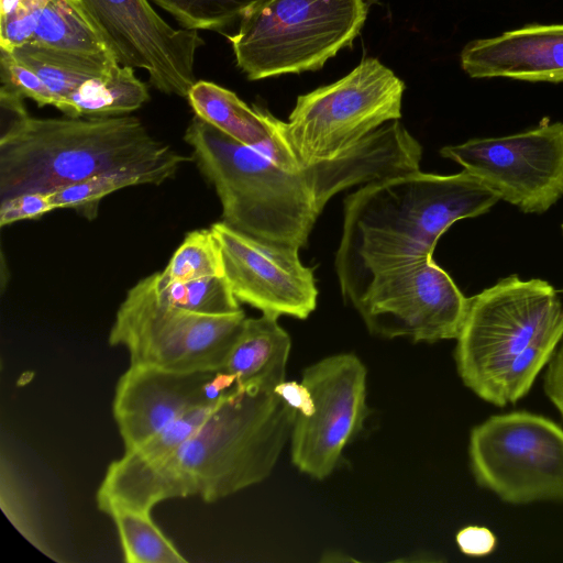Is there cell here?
<instances>
[{
  "label": "cell",
  "mask_w": 563,
  "mask_h": 563,
  "mask_svg": "<svg viewBox=\"0 0 563 563\" xmlns=\"http://www.w3.org/2000/svg\"><path fill=\"white\" fill-rule=\"evenodd\" d=\"M273 386L235 385L173 453L151 463L113 461L97 490L98 508L151 511L166 499L199 496L213 503L269 476L297 411Z\"/></svg>",
  "instance_id": "cell-1"
},
{
  "label": "cell",
  "mask_w": 563,
  "mask_h": 563,
  "mask_svg": "<svg viewBox=\"0 0 563 563\" xmlns=\"http://www.w3.org/2000/svg\"><path fill=\"white\" fill-rule=\"evenodd\" d=\"M498 200L465 169L454 175L418 170L350 194L335 255L344 301L354 306L383 271L433 257L438 240L454 222L482 216Z\"/></svg>",
  "instance_id": "cell-2"
},
{
  "label": "cell",
  "mask_w": 563,
  "mask_h": 563,
  "mask_svg": "<svg viewBox=\"0 0 563 563\" xmlns=\"http://www.w3.org/2000/svg\"><path fill=\"white\" fill-rule=\"evenodd\" d=\"M563 338V305L547 280L517 275L468 298L454 360L463 384L497 407L531 389Z\"/></svg>",
  "instance_id": "cell-3"
},
{
  "label": "cell",
  "mask_w": 563,
  "mask_h": 563,
  "mask_svg": "<svg viewBox=\"0 0 563 563\" xmlns=\"http://www.w3.org/2000/svg\"><path fill=\"white\" fill-rule=\"evenodd\" d=\"M169 150L132 115H29L0 135V201L27 192L51 194Z\"/></svg>",
  "instance_id": "cell-4"
},
{
  "label": "cell",
  "mask_w": 563,
  "mask_h": 563,
  "mask_svg": "<svg viewBox=\"0 0 563 563\" xmlns=\"http://www.w3.org/2000/svg\"><path fill=\"white\" fill-rule=\"evenodd\" d=\"M184 140L218 195L221 221L258 240L298 250L306 246L320 212L298 170L282 165L260 145L234 141L197 115Z\"/></svg>",
  "instance_id": "cell-5"
},
{
  "label": "cell",
  "mask_w": 563,
  "mask_h": 563,
  "mask_svg": "<svg viewBox=\"0 0 563 563\" xmlns=\"http://www.w3.org/2000/svg\"><path fill=\"white\" fill-rule=\"evenodd\" d=\"M405 88L377 58H363L338 81L299 96L287 122L264 108L271 128L268 152L292 163L331 158L399 120Z\"/></svg>",
  "instance_id": "cell-6"
},
{
  "label": "cell",
  "mask_w": 563,
  "mask_h": 563,
  "mask_svg": "<svg viewBox=\"0 0 563 563\" xmlns=\"http://www.w3.org/2000/svg\"><path fill=\"white\" fill-rule=\"evenodd\" d=\"M364 0H265L229 36L250 80L318 70L351 46L366 18Z\"/></svg>",
  "instance_id": "cell-7"
},
{
  "label": "cell",
  "mask_w": 563,
  "mask_h": 563,
  "mask_svg": "<svg viewBox=\"0 0 563 563\" xmlns=\"http://www.w3.org/2000/svg\"><path fill=\"white\" fill-rule=\"evenodd\" d=\"M245 318L242 309L203 314L172 305L159 292L156 272L128 290L108 341L126 350L130 365L219 372Z\"/></svg>",
  "instance_id": "cell-8"
},
{
  "label": "cell",
  "mask_w": 563,
  "mask_h": 563,
  "mask_svg": "<svg viewBox=\"0 0 563 563\" xmlns=\"http://www.w3.org/2000/svg\"><path fill=\"white\" fill-rule=\"evenodd\" d=\"M468 455L477 484L512 505L563 500V428L529 411L475 426Z\"/></svg>",
  "instance_id": "cell-9"
},
{
  "label": "cell",
  "mask_w": 563,
  "mask_h": 563,
  "mask_svg": "<svg viewBox=\"0 0 563 563\" xmlns=\"http://www.w3.org/2000/svg\"><path fill=\"white\" fill-rule=\"evenodd\" d=\"M440 154L525 213H544L563 197V122L544 118L531 130L471 139Z\"/></svg>",
  "instance_id": "cell-10"
},
{
  "label": "cell",
  "mask_w": 563,
  "mask_h": 563,
  "mask_svg": "<svg viewBox=\"0 0 563 563\" xmlns=\"http://www.w3.org/2000/svg\"><path fill=\"white\" fill-rule=\"evenodd\" d=\"M467 306L452 277L428 257L378 273L353 307L374 335L432 343L457 338Z\"/></svg>",
  "instance_id": "cell-11"
},
{
  "label": "cell",
  "mask_w": 563,
  "mask_h": 563,
  "mask_svg": "<svg viewBox=\"0 0 563 563\" xmlns=\"http://www.w3.org/2000/svg\"><path fill=\"white\" fill-rule=\"evenodd\" d=\"M77 1L120 65L144 69L163 93L187 97L205 43L198 31L173 27L150 0Z\"/></svg>",
  "instance_id": "cell-12"
},
{
  "label": "cell",
  "mask_w": 563,
  "mask_h": 563,
  "mask_svg": "<svg viewBox=\"0 0 563 563\" xmlns=\"http://www.w3.org/2000/svg\"><path fill=\"white\" fill-rule=\"evenodd\" d=\"M301 382L310 389L316 409L310 417L297 413L290 435L291 462L312 478L324 479L369 413L366 368L352 353L335 354L306 367Z\"/></svg>",
  "instance_id": "cell-13"
},
{
  "label": "cell",
  "mask_w": 563,
  "mask_h": 563,
  "mask_svg": "<svg viewBox=\"0 0 563 563\" xmlns=\"http://www.w3.org/2000/svg\"><path fill=\"white\" fill-rule=\"evenodd\" d=\"M223 258L224 276L239 300L273 317L306 319L316 309L313 272L299 250L242 233L223 221L210 227Z\"/></svg>",
  "instance_id": "cell-14"
},
{
  "label": "cell",
  "mask_w": 563,
  "mask_h": 563,
  "mask_svg": "<svg viewBox=\"0 0 563 563\" xmlns=\"http://www.w3.org/2000/svg\"><path fill=\"white\" fill-rule=\"evenodd\" d=\"M236 385L232 374L176 372L130 365L117 383L112 413L125 451L201 406L217 402Z\"/></svg>",
  "instance_id": "cell-15"
},
{
  "label": "cell",
  "mask_w": 563,
  "mask_h": 563,
  "mask_svg": "<svg viewBox=\"0 0 563 563\" xmlns=\"http://www.w3.org/2000/svg\"><path fill=\"white\" fill-rule=\"evenodd\" d=\"M421 156L420 143L395 120L331 158L283 162L302 176L321 213L327 202L344 189L420 170Z\"/></svg>",
  "instance_id": "cell-16"
},
{
  "label": "cell",
  "mask_w": 563,
  "mask_h": 563,
  "mask_svg": "<svg viewBox=\"0 0 563 563\" xmlns=\"http://www.w3.org/2000/svg\"><path fill=\"white\" fill-rule=\"evenodd\" d=\"M472 78L563 82V23L528 24L467 43L460 55Z\"/></svg>",
  "instance_id": "cell-17"
},
{
  "label": "cell",
  "mask_w": 563,
  "mask_h": 563,
  "mask_svg": "<svg viewBox=\"0 0 563 563\" xmlns=\"http://www.w3.org/2000/svg\"><path fill=\"white\" fill-rule=\"evenodd\" d=\"M10 49L36 44L89 57H114L77 0H11L0 19Z\"/></svg>",
  "instance_id": "cell-18"
},
{
  "label": "cell",
  "mask_w": 563,
  "mask_h": 563,
  "mask_svg": "<svg viewBox=\"0 0 563 563\" xmlns=\"http://www.w3.org/2000/svg\"><path fill=\"white\" fill-rule=\"evenodd\" d=\"M277 319L263 313L245 318L221 369L234 375L236 385L260 383L275 387L285 379L291 341Z\"/></svg>",
  "instance_id": "cell-19"
},
{
  "label": "cell",
  "mask_w": 563,
  "mask_h": 563,
  "mask_svg": "<svg viewBox=\"0 0 563 563\" xmlns=\"http://www.w3.org/2000/svg\"><path fill=\"white\" fill-rule=\"evenodd\" d=\"M188 162H194L191 156L181 155L172 148L156 157L99 173L51 192L49 197L54 210L69 208L93 219L98 214L100 201L109 194L130 186L159 185L172 178Z\"/></svg>",
  "instance_id": "cell-20"
},
{
  "label": "cell",
  "mask_w": 563,
  "mask_h": 563,
  "mask_svg": "<svg viewBox=\"0 0 563 563\" xmlns=\"http://www.w3.org/2000/svg\"><path fill=\"white\" fill-rule=\"evenodd\" d=\"M186 98L195 115L239 143L256 145L271 136L262 107L247 106L222 86L199 80L191 86Z\"/></svg>",
  "instance_id": "cell-21"
},
{
  "label": "cell",
  "mask_w": 563,
  "mask_h": 563,
  "mask_svg": "<svg viewBox=\"0 0 563 563\" xmlns=\"http://www.w3.org/2000/svg\"><path fill=\"white\" fill-rule=\"evenodd\" d=\"M9 52L43 80L57 100L56 108L64 114L68 112L70 96L81 85L120 65L114 57L76 55L36 44H25Z\"/></svg>",
  "instance_id": "cell-22"
},
{
  "label": "cell",
  "mask_w": 563,
  "mask_h": 563,
  "mask_svg": "<svg viewBox=\"0 0 563 563\" xmlns=\"http://www.w3.org/2000/svg\"><path fill=\"white\" fill-rule=\"evenodd\" d=\"M148 99V89L135 76L134 68L119 65L109 74L93 77L81 85L70 96L66 115H124L141 108Z\"/></svg>",
  "instance_id": "cell-23"
},
{
  "label": "cell",
  "mask_w": 563,
  "mask_h": 563,
  "mask_svg": "<svg viewBox=\"0 0 563 563\" xmlns=\"http://www.w3.org/2000/svg\"><path fill=\"white\" fill-rule=\"evenodd\" d=\"M117 527L128 563H185L186 558L161 531L151 511L112 507L107 512Z\"/></svg>",
  "instance_id": "cell-24"
},
{
  "label": "cell",
  "mask_w": 563,
  "mask_h": 563,
  "mask_svg": "<svg viewBox=\"0 0 563 563\" xmlns=\"http://www.w3.org/2000/svg\"><path fill=\"white\" fill-rule=\"evenodd\" d=\"M216 276H224V265L219 243L209 228L187 233L166 267L157 272V282L163 288L176 282Z\"/></svg>",
  "instance_id": "cell-25"
},
{
  "label": "cell",
  "mask_w": 563,
  "mask_h": 563,
  "mask_svg": "<svg viewBox=\"0 0 563 563\" xmlns=\"http://www.w3.org/2000/svg\"><path fill=\"white\" fill-rule=\"evenodd\" d=\"M173 15L185 29L222 31L265 0H150Z\"/></svg>",
  "instance_id": "cell-26"
},
{
  "label": "cell",
  "mask_w": 563,
  "mask_h": 563,
  "mask_svg": "<svg viewBox=\"0 0 563 563\" xmlns=\"http://www.w3.org/2000/svg\"><path fill=\"white\" fill-rule=\"evenodd\" d=\"M158 288L166 301L192 312L228 314L241 310L225 276L176 282Z\"/></svg>",
  "instance_id": "cell-27"
},
{
  "label": "cell",
  "mask_w": 563,
  "mask_h": 563,
  "mask_svg": "<svg viewBox=\"0 0 563 563\" xmlns=\"http://www.w3.org/2000/svg\"><path fill=\"white\" fill-rule=\"evenodd\" d=\"M0 504L2 511L22 537L38 551L55 559L43 537L31 498L13 465L3 455L0 463Z\"/></svg>",
  "instance_id": "cell-28"
},
{
  "label": "cell",
  "mask_w": 563,
  "mask_h": 563,
  "mask_svg": "<svg viewBox=\"0 0 563 563\" xmlns=\"http://www.w3.org/2000/svg\"><path fill=\"white\" fill-rule=\"evenodd\" d=\"M214 404L198 407L177 418L136 448L125 451L123 456L136 463H151L169 455L200 427Z\"/></svg>",
  "instance_id": "cell-29"
},
{
  "label": "cell",
  "mask_w": 563,
  "mask_h": 563,
  "mask_svg": "<svg viewBox=\"0 0 563 563\" xmlns=\"http://www.w3.org/2000/svg\"><path fill=\"white\" fill-rule=\"evenodd\" d=\"M1 86L10 88L24 98H30L40 107H57V100L43 80L9 51L0 48Z\"/></svg>",
  "instance_id": "cell-30"
},
{
  "label": "cell",
  "mask_w": 563,
  "mask_h": 563,
  "mask_svg": "<svg viewBox=\"0 0 563 563\" xmlns=\"http://www.w3.org/2000/svg\"><path fill=\"white\" fill-rule=\"evenodd\" d=\"M54 207L49 194L27 192L0 201V225H9L25 219H37Z\"/></svg>",
  "instance_id": "cell-31"
},
{
  "label": "cell",
  "mask_w": 563,
  "mask_h": 563,
  "mask_svg": "<svg viewBox=\"0 0 563 563\" xmlns=\"http://www.w3.org/2000/svg\"><path fill=\"white\" fill-rule=\"evenodd\" d=\"M460 551L472 558H483L492 554L497 545L495 533L484 526H466L455 536Z\"/></svg>",
  "instance_id": "cell-32"
},
{
  "label": "cell",
  "mask_w": 563,
  "mask_h": 563,
  "mask_svg": "<svg viewBox=\"0 0 563 563\" xmlns=\"http://www.w3.org/2000/svg\"><path fill=\"white\" fill-rule=\"evenodd\" d=\"M274 391L299 415L310 417L314 412V400L310 389L301 382L283 380Z\"/></svg>",
  "instance_id": "cell-33"
},
{
  "label": "cell",
  "mask_w": 563,
  "mask_h": 563,
  "mask_svg": "<svg viewBox=\"0 0 563 563\" xmlns=\"http://www.w3.org/2000/svg\"><path fill=\"white\" fill-rule=\"evenodd\" d=\"M543 388L563 418V343L547 365Z\"/></svg>",
  "instance_id": "cell-34"
},
{
  "label": "cell",
  "mask_w": 563,
  "mask_h": 563,
  "mask_svg": "<svg viewBox=\"0 0 563 563\" xmlns=\"http://www.w3.org/2000/svg\"><path fill=\"white\" fill-rule=\"evenodd\" d=\"M561 228H562V233H563V223H562ZM561 291L563 292V289Z\"/></svg>",
  "instance_id": "cell-35"
}]
</instances>
